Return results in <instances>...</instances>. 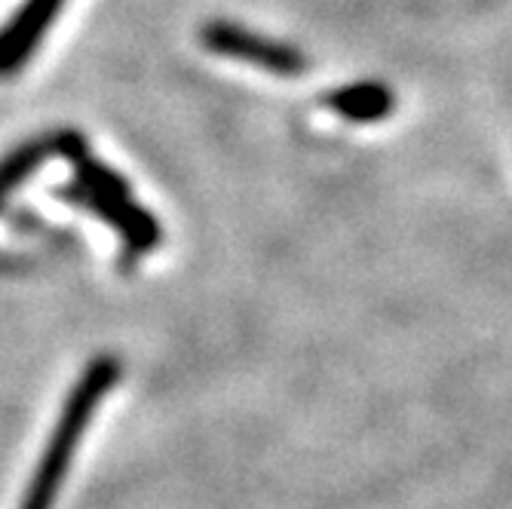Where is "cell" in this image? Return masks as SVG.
I'll return each mask as SVG.
<instances>
[{"mask_svg": "<svg viewBox=\"0 0 512 509\" xmlns=\"http://www.w3.org/2000/svg\"><path fill=\"white\" fill-rule=\"evenodd\" d=\"M322 105L353 123H378L393 114L396 96L390 86H384L378 80H365V83H350V86L332 89L329 96L322 99Z\"/></svg>", "mask_w": 512, "mask_h": 509, "instance_id": "6", "label": "cell"}, {"mask_svg": "<svg viewBox=\"0 0 512 509\" xmlns=\"http://www.w3.org/2000/svg\"><path fill=\"white\" fill-rule=\"evenodd\" d=\"M200 43L215 56L243 59V62H252L255 68L279 74V77H298L307 71V59L301 50H295L289 43H276L270 37H261L234 22H206L200 28Z\"/></svg>", "mask_w": 512, "mask_h": 509, "instance_id": "2", "label": "cell"}, {"mask_svg": "<svg viewBox=\"0 0 512 509\" xmlns=\"http://www.w3.org/2000/svg\"><path fill=\"white\" fill-rule=\"evenodd\" d=\"M62 4L65 0H25V7L0 28V80L25 68L40 37L56 22Z\"/></svg>", "mask_w": 512, "mask_h": 509, "instance_id": "5", "label": "cell"}, {"mask_svg": "<svg viewBox=\"0 0 512 509\" xmlns=\"http://www.w3.org/2000/svg\"><path fill=\"white\" fill-rule=\"evenodd\" d=\"M86 138L74 129H59L50 135H34L19 148H13L4 160H0V209L7 206L13 191L22 181H28L50 157H68V163L86 157Z\"/></svg>", "mask_w": 512, "mask_h": 509, "instance_id": "4", "label": "cell"}, {"mask_svg": "<svg viewBox=\"0 0 512 509\" xmlns=\"http://www.w3.org/2000/svg\"><path fill=\"white\" fill-rule=\"evenodd\" d=\"M62 200L80 206V209H89L92 215H99L105 224H111L114 230H120V237L126 243V252L129 255H145L151 249L160 246L163 240V230L157 224V218L142 209L138 203H132V197H102V194H92L89 188H83L80 181L74 184H65L59 191Z\"/></svg>", "mask_w": 512, "mask_h": 509, "instance_id": "3", "label": "cell"}, {"mask_svg": "<svg viewBox=\"0 0 512 509\" xmlns=\"http://www.w3.org/2000/svg\"><path fill=\"white\" fill-rule=\"evenodd\" d=\"M74 172H77V181L83 188H89L92 194H102V197H129V181L114 172L111 166L99 163L96 157H80L74 160Z\"/></svg>", "mask_w": 512, "mask_h": 509, "instance_id": "7", "label": "cell"}, {"mask_svg": "<svg viewBox=\"0 0 512 509\" xmlns=\"http://www.w3.org/2000/svg\"><path fill=\"white\" fill-rule=\"evenodd\" d=\"M123 375V365L117 356L105 353L92 359L80 378L74 381L62 414L53 427V436L46 442L43 454H40V464L28 482V491L19 503V509H53L56 497L62 491V482L74 464V454L80 448V439L89 427V421L96 418V411L102 405V399L111 393V387L120 381Z\"/></svg>", "mask_w": 512, "mask_h": 509, "instance_id": "1", "label": "cell"}]
</instances>
